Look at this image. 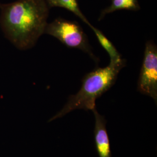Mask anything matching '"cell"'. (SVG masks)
<instances>
[{
    "mask_svg": "<svg viewBox=\"0 0 157 157\" xmlns=\"http://www.w3.org/2000/svg\"><path fill=\"white\" fill-rule=\"evenodd\" d=\"M137 90L157 101V47L152 41L146 44L137 83Z\"/></svg>",
    "mask_w": 157,
    "mask_h": 157,
    "instance_id": "277c9868",
    "label": "cell"
},
{
    "mask_svg": "<svg viewBox=\"0 0 157 157\" xmlns=\"http://www.w3.org/2000/svg\"><path fill=\"white\" fill-rule=\"evenodd\" d=\"M0 5H1V4H0Z\"/></svg>",
    "mask_w": 157,
    "mask_h": 157,
    "instance_id": "9c48e42d",
    "label": "cell"
},
{
    "mask_svg": "<svg viewBox=\"0 0 157 157\" xmlns=\"http://www.w3.org/2000/svg\"><path fill=\"white\" fill-rule=\"evenodd\" d=\"M44 33L54 37L68 47L83 51L95 61L97 59L92 52L87 35L76 21L56 18L47 24Z\"/></svg>",
    "mask_w": 157,
    "mask_h": 157,
    "instance_id": "3957f363",
    "label": "cell"
},
{
    "mask_svg": "<svg viewBox=\"0 0 157 157\" xmlns=\"http://www.w3.org/2000/svg\"><path fill=\"white\" fill-rule=\"evenodd\" d=\"M92 111L94 116V140L95 147L99 157H112L110 143L107 133L105 117L97 111L96 107Z\"/></svg>",
    "mask_w": 157,
    "mask_h": 157,
    "instance_id": "5b68a950",
    "label": "cell"
},
{
    "mask_svg": "<svg viewBox=\"0 0 157 157\" xmlns=\"http://www.w3.org/2000/svg\"><path fill=\"white\" fill-rule=\"evenodd\" d=\"M48 7L63 8L73 13L90 28L93 25L89 22L86 17L80 10L77 0H45Z\"/></svg>",
    "mask_w": 157,
    "mask_h": 157,
    "instance_id": "8992f818",
    "label": "cell"
},
{
    "mask_svg": "<svg viewBox=\"0 0 157 157\" xmlns=\"http://www.w3.org/2000/svg\"><path fill=\"white\" fill-rule=\"evenodd\" d=\"M126 63V60L122 58L120 61L110 62L106 67H98L87 73L82 79L78 92L69 97L65 105L49 122L62 118L74 110L92 111L96 107V100L115 84L118 74Z\"/></svg>",
    "mask_w": 157,
    "mask_h": 157,
    "instance_id": "7a4b0ae2",
    "label": "cell"
},
{
    "mask_svg": "<svg viewBox=\"0 0 157 157\" xmlns=\"http://www.w3.org/2000/svg\"><path fill=\"white\" fill-rule=\"evenodd\" d=\"M0 9L1 28L17 48H32L44 34L50 10L45 0H17Z\"/></svg>",
    "mask_w": 157,
    "mask_h": 157,
    "instance_id": "6da1fadb",
    "label": "cell"
},
{
    "mask_svg": "<svg viewBox=\"0 0 157 157\" xmlns=\"http://www.w3.org/2000/svg\"><path fill=\"white\" fill-rule=\"evenodd\" d=\"M90 28L92 29V30L95 33L100 44L103 47V48L106 50L108 55L109 56L110 62H118L122 60V58L120 53L118 52L112 42L108 39H107V37L102 33V32L93 26H92Z\"/></svg>",
    "mask_w": 157,
    "mask_h": 157,
    "instance_id": "ba28073f",
    "label": "cell"
},
{
    "mask_svg": "<svg viewBox=\"0 0 157 157\" xmlns=\"http://www.w3.org/2000/svg\"><path fill=\"white\" fill-rule=\"evenodd\" d=\"M111 5L101 11L99 21L102 19L107 14L119 10L137 11L140 10L138 0H111Z\"/></svg>",
    "mask_w": 157,
    "mask_h": 157,
    "instance_id": "52a82bcc",
    "label": "cell"
}]
</instances>
